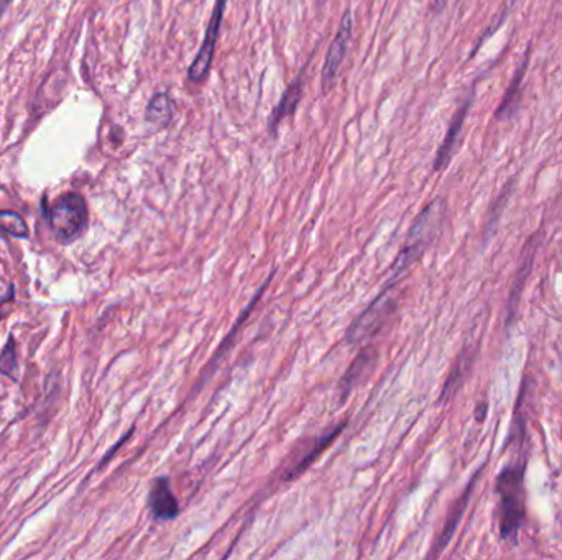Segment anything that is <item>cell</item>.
<instances>
[{
  "label": "cell",
  "mask_w": 562,
  "mask_h": 560,
  "mask_svg": "<svg viewBox=\"0 0 562 560\" xmlns=\"http://www.w3.org/2000/svg\"><path fill=\"white\" fill-rule=\"evenodd\" d=\"M444 213H446V204L439 197L417 215V221L409 229L403 250L398 253L397 260L390 268L387 284H395L397 281L401 280L405 271L425 253L441 229V223L444 221Z\"/></svg>",
  "instance_id": "cell-1"
},
{
  "label": "cell",
  "mask_w": 562,
  "mask_h": 560,
  "mask_svg": "<svg viewBox=\"0 0 562 560\" xmlns=\"http://www.w3.org/2000/svg\"><path fill=\"white\" fill-rule=\"evenodd\" d=\"M88 221V206L81 194H63L49 206V229L61 243L76 241L86 231Z\"/></svg>",
  "instance_id": "cell-2"
},
{
  "label": "cell",
  "mask_w": 562,
  "mask_h": 560,
  "mask_svg": "<svg viewBox=\"0 0 562 560\" xmlns=\"http://www.w3.org/2000/svg\"><path fill=\"white\" fill-rule=\"evenodd\" d=\"M523 465L506 467L498 478L500 502V531L502 538H514L524 516Z\"/></svg>",
  "instance_id": "cell-3"
},
{
  "label": "cell",
  "mask_w": 562,
  "mask_h": 560,
  "mask_svg": "<svg viewBox=\"0 0 562 560\" xmlns=\"http://www.w3.org/2000/svg\"><path fill=\"white\" fill-rule=\"evenodd\" d=\"M395 288V284H385L383 291L378 294L377 300L370 304L367 310L360 314L357 319L354 320V324L350 326L346 340L349 346H360L365 340L373 337L378 334L383 326L387 324L390 316L395 312L397 308V300L391 296V291Z\"/></svg>",
  "instance_id": "cell-4"
},
{
  "label": "cell",
  "mask_w": 562,
  "mask_h": 560,
  "mask_svg": "<svg viewBox=\"0 0 562 560\" xmlns=\"http://www.w3.org/2000/svg\"><path fill=\"white\" fill-rule=\"evenodd\" d=\"M224 9H225V0H217L215 7H214L213 17L209 22V27L206 30V37H204L203 45L198 51L193 65L188 69V78L193 83H201L207 76L211 65H213L214 49H215V41L219 37V29L223 23Z\"/></svg>",
  "instance_id": "cell-5"
},
{
  "label": "cell",
  "mask_w": 562,
  "mask_h": 560,
  "mask_svg": "<svg viewBox=\"0 0 562 560\" xmlns=\"http://www.w3.org/2000/svg\"><path fill=\"white\" fill-rule=\"evenodd\" d=\"M350 39H352V15H350V12H346L342 17V22H340L338 35L328 49V57H326V63H324L322 83H324L326 89L334 83V79L339 73L340 65L346 58V53L349 48Z\"/></svg>",
  "instance_id": "cell-6"
},
{
  "label": "cell",
  "mask_w": 562,
  "mask_h": 560,
  "mask_svg": "<svg viewBox=\"0 0 562 560\" xmlns=\"http://www.w3.org/2000/svg\"><path fill=\"white\" fill-rule=\"evenodd\" d=\"M148 510L158 521H171L180 514V503L166 477H158L150 486Z\"/></svg>",
  "instance_id": "cell-7"
},
{
  "label": "cell",
  "mask_w": 562,
  "mask_h": 560,
  "mask_svg": "<svg viewBox=\"0 0 562 560\" xmlns=\"http://www.w3.org/2000/svg\"><path fill=\"white\" fill-rule=\"evenodd\" d=\"M378 350L375 347H367L360 350L359 355L354 358V362L350 363L347 372L344 373V377L339 383L340 399L344 401L346 398H349L350 393L354 391V388L362 383L370 373L375 370L378 365Z\"/></svg>",
  "instance_id": "cell-8"
},
{
  "label": "cell",
  "mask_w": 562,
  "mask_h": 560,
  "mask_svg": "<svg viewBox=\"0 0 562 560\" xmlns=\"http://www.w3.org/2000/svg\"><path fill=\"white\" fill-rule=\"evenodd\" d=\"M347 425V421H342L339 425H336L332 431H329L328 434L322 435L320 439H316L312 444H311V449L308 452H304L303 455V459H301L300 462L296 465H293L290 467V470L286 472L285 475V478L286 480H290V478H296V477H300L304 470H308L311 465L314 464L316 460H318V457H320L328 447H329L338 437H339L340 433L344 431V427Z\"/></svg>",
  "instance_id": "cell-9"
},
{
  "label": "cell",
  "mask_w": 562,
  "mask_h": 560,
  "mask_svg": "<svg viewBox=\"0 0 562 560\" xmlns=\"http://www.w3.org/2000/svg\"><path fill=\"white\" fill-rule=\"evenodd\" d=\"M469 106H470V102H466L464 106L457 110L456 116L452 118L449 130H447L446 138H444L443 145L437 152L435 170H443L449 163L452 152H454V146H456L457 136H459L461 130H462V126H464V120H466L467 112H469Z\"/></svg>",
  "instance_id": "cell-10"
},
{
  "label": "cell",
  "mask_w": 562,
  "mask_h": 560,
  "mask_svg": "<svg viewBox=\"0 0 562 560\" xmlns=\"http://www.w3.org/2000/svg\"><path fill=\"white\" fill-rule=\"evenodd\" d=\"M175 116V104L165 92H156L148 102L145 118L156 127H168Z\"/></svg>",
  "instance_id": "cell-11"
},
{
  "label": "cell",
  "mask_w": 562,
  "mask_h": 560,
  "mask_svg": "<svg viewBox=\"0 0 562 560\" xmlns=\"http://www.w3.org/2000/svg\"><path fill=\"white\" fill-rule=\"evenodd\" d=\"M303 86H304V79H303V73H301L300 78L296 79V81L286 89V92L281 97L280 104L273 110L272 122H270L272 132L277 130V126L280 124L285 117L293 116V114H294L296 106H298L301 96H303Z\"/></svg>",
  "instance_id": "cell-12"
},
{
  "label": "cell",
  "mask_w": 562,
  "mask_h": 560,
  "mask_svg": "<svg viewBox=\"0 0 562 560\" xmlns=\"http://www.w3.org/2000/svg\"><path fill=\"white\" fill-rule=\"evenodd\" d=\"M475 478H477V477H475ZM475 478L472 480V483L469 485V488H467L466 492H464V494L461 496V500L456 503V506L452 508L451 514H449L446 526H444V529L441 532L439 539H437L436 544H435V554L443 551V549L446 547L447 544H449V541L452 539V536H454V532H456L457 526H459V521H461L462 514L466 512L467 503L470 500V493H472L475 486Z\"/></svg>",
  "instance_id": "cell-13"
},
{
  "label": "cell",
  "mask_w": 562,
  "mask_h": 560,
  "mask_svg": "<svg viewBox=\"0 0 562 560\" xmlns=\"http://www.w3.org/2000/svg\"><path fill=\"white\" fill-rule=\"evenodd\" d=\"M528 58H530V57L526 55V58H524L523 63L520 65V68L516 69L514 79H512V83H510V87H508L506 92H505L504 101H502V104L498 106L496 118H500V120H505V118L514 116L516 104H518V101H520V87H522L524 74H526Z\"/></svg>",
  "instance_id": "cell-14"
},
{
  "label": "cell",
  "mask_w": 562,
  "mask_h": 560,
  "mask_svg": "<svg viewBox=\"0 0 562 560\" xmlns=\"http://www.w3.org/2000/svg\"><path fill=\"white\" fill-rule=\"evenodd\" d=\"M0 232L7 233L15 239L29 237V225L13 211H0Z\"/></svg>",
  "instance_id": "cell-15"
},
{
  "label": "cell",
  "mask_w": 562,
  "mask_h": 560,
  "mask_svg": "<svg viewBox=\"0 0 562 560\" xmlns=\"http://www.w3.org/2000/svg\"><path fill=\"white\" fill-rule=\"evenodd\" d=\"M0 373L10 378L15 377L17 373V344L13 336H10L0 354Z\"/></svg>",
  "instance_id": "cell-16"
},
{
  "label": "cell",
  "mask_w": 562,
  "mask_h": 560,
  "mask_svg": "<svg viewBox=\"0 0 562 560\" xmlns=\"http://www.w3.org/2000/svg\"><path fill=\"white\" fill-rule=\"evenodd\" d=\"M446 2L447 0H431V7L436 10V12H441V10L444 9Z\"/></svg>",
  "instance_id": "cell-17"
},
{
  "label": "cell",
  "mask_w": 562,
  "mask_h": 560,
  "mask_svg": "<svg viewBox=\"0 0 562 560\" xmlns=\"http://www.w3.org/2000/svg\"><path fill=\"white\" fill-rule=\"evenodd\" d=\"M7 4H9V0H0V15H2V12L5 10V7H7Z\"/></svg>",
  "instance_id": "cell-18"
}]
</instances>
